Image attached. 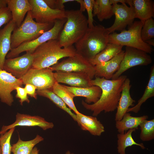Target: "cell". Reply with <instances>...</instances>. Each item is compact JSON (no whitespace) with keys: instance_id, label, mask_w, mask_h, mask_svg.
Returning <instances> with one entry per match:
<instances>
[{"instance_id":"obj_12","label":"cell","mask_w":154,"mask_h":154,"mask_svg":"<svg viewBox=\"0 0 154 154\" xmlns=\"http://www.w3.org/2000/svg\"><path fill=\"white\" fill-rule=\"evenodd\" d=\"M115 19L114 23L107 28L109 34L115 31H122L127 26L133 24L135 13L133 6H128L126 4H115L112 5Z\"/></svg>"},{"instance_id":"obj_16","label":"cell","mask_w":154,"mask_h":154,"mask_svg":"<svg viewBox=\"0 0 154 154\" xmlns=\"http://www.w3.org/2000/svg\"><path fill=\"white\" fill-rule=\"evenodd\" d=\"M54 76L56 82L68 84L70 86L87 87L92 86V79L86 74L74 72H56Z\"/></svg>"},{"instance_id":"obj_36","label":"cell","mask_w":154,"mask_h":154,"mask_svg":"<svg viewBox=\"0 0 154 154\" xmlns=\"http://www.w3.org/2000/svg\"><path fill=\"white\" fill-rule=\"evenodd\" d=\"M12 19L11 13L7 7L0 9V28L8 23Z\"/></svg>"},{"instance_id":"obj_38","label":"cell","mask_w":154,"mask_h":154,"mask_svg":"<svg viewBox=\"0 0 154 154\" xmlns=\"http://www.w3.org/2000/svg\"><path fill=\"white\" fill-rule=\"evenodd\" d=\"M25 88L27 95L35 99H37L36 88L33 85L30 84H25Z\"/></svg>"},{"instance_id":"obj_40","label":"cell","mask_w":154,"mask_h":154,"mask_svg":"<svg viewBox=\"0 0 154 154\" xmlns=\"http://www.w3.org/2000/svg\"><path fill=\"white\" fill-rule=\"evenodd\" d=\"M111 4L112 5L114 4H118L120 3L122 4H128L129 6H132V0H110Z\"/></svg>"},{"instance_id":"obj_24","label":"cell","mask_w":154,"mask_h":154,"mask_svg":"<svg viewBox=\"0 0 154 154\" xmlns=\"http://www.w3.org/2000/svg\"><path fill=\"white\" fill-rule=\"evenodd\" d=\"M148 117L147 115L133 117L130 113L127 112L121 120L116 121V127L119 133H124L131 129H137L139 125Z\"/></svg>"},{"instance_id":"obj_10","label":"cell","mask_w":154,"mask_h":154,"mask_svg":"<svg viewBox=\"0 0 154 154\" xmlns=\"http://www.w3.org/2000/svg\"><path fill=\"white\" fill-rule=\"evenodd\" d=\"M31 6V15L37 23H54L58 19L66 18L65 10L53 9L48 7L44 0H28Z\"/></svg>"},{"instance_id":"obj_32","label":"cell","mask_w":154,"mask_h":154,"mask_svg":"<svg viewBox=\"0 0 154 154\" xmlns=\"http://www.w3.org/2000/svg\"><path fill=\"white\" fill-rule=\"evenodd\" d=\"M141 131L140 139L144 141H149L154 139V119L144 120L139 125Z\"/></svg>"},{"instance_id":"obj_20","label":"cell","mask_w":154,"mask_h":154,"mask_svg":"<svg viewBox=\"0 0 154 154\" xmlns=\"http://www.w3.org/2000/svg\"><path fill=\"white\" fill-rule=\"evenodd\" d=\"M7 5L11 13L12 20L16 27L20 25L26 13L32 9L28 0H8Z\"/></svg>"},{"instance_id":"obj_3","label":"cell","mask_w":154,"mask_h":154,"mask_svg":"<svg viewBox=\"0 0 154 154\" xmlns=\"http://www.w3.org/2000/svg\"><path fill=\"white\" fill-rule=\"evenodd\" d=\"M109 34L101 25L88 29L83 37L75 44L76 52L90 61L109 43Z\"/></svg>"},{"instance_id":"obj_8","label":"cell","mask_w":154,"mask_h":154,"mask_svg":"<svg viewBox=\"0 0 154 154\" xmlns=\"http://www.w3.org/2000/svg\"><path fill=\"white\" fill-rule=\"evenodd\" d=\"M53 71L85 73L92 79L95 76L94 66L81 55L77 53L51 67Z\"/></svg>"},{"instance_id":"obj_7","label":"cell","mask_w":154,"mask_h":154,"mask_svg":"<svg viewBox=\"0 0 154 154\" xmlns=\"http://www.w3.org/2000/svg\"><path fill=\"white\" fill-rule=\"evenodd\" d=\"M66 21V18L56 20L52 27L35 40L22 44L18 47L11 49L6 56L7 59L14 58L26 51L33 54L40 45L51 39H58L59 35Z\"/></svg>"},{"instance_id":"obj_30","label":"cell","mask_w":154,"mask_h":154,"mask_svg":"<svg viewBox=\"0 0 154 154\" xmlns=\"http://www.w3.org/2000/svg\"><path fill=\"white\" fill-rule=\"evenodd\" d=\"M154 96V66L151 67L149 78L148 84L141 97L136 105L128 110L127 112H133L137 113L140 110L142 104L148 99Z\"/></svg>"},{"instance_id":"obj_4","label":"cell","mask_w":154,"mask_h":154,"mask_svg":"<svg viewBox=\"0 0 154 154\" xmlns=\"http://www.w3.org/2000/svg\"><path fill=\"white\" fill-rule=\"evenodd\" d=\"M66 21L58 40L62 47L73 46L84 36L88 27V19L79 10L65 11Z\"/></svg>"},{"instance_id":"obj_35","label":"cell","mask_w":154,"mask_h":154,"mask_svg":"<svg viewBox=\"0 0 154 154\" xmlns=\"http://www.w3.org/2000/svg\"><path fill=\"white\" fill-rule=\"evenodd\" d=\"M83 1L85 10L88 14V27L90 28L94 26L93 12L94 0H83Z\"/></svg>"},{"instance_id":"obj_6","label":"cell","mask_w":154,"mask_h":154,"mask_svg":"<svg viewBox=\"0 0 154 154\" xmlns=\"http://www.w3.org/2000/svg\"><path fill=\"white\" fill-rule=\"evenodd\" d=\"M143 21H135L128 26L127 30H123L120 33L113 32L109 35V43L133 47L151 54L153 49L151 46L143 41L141 36Z\"/></svg>"},{"instance_id":"obj_23","label":"cell","mask_w":154,"mask_h":154,"mask_svg":"<svg viewBox=\"0 0 154 154\" xmlns=\"http://www.w3.org/2000/svg\"><path fill=\"white\" fill-rule=\"evenodd\" d=\"M135 18L144 21L154 17V3L151 0H132Z\"/></svg>"},{"instance_id":"obj_31","label":"cell","mask_w":154,"mask_h":154,"mask_svg":"<svg viewBox=\"0 0 154 154\" xmlns=\"http://www.w3.org/2000/svg\"><path fill=\"white\" fill-rule=\"evenodd\" d=\"M52 89L37 90L36 91V93L37 95L39 96L49 99L58 107L68 114L73 119L77 122L76 114L72 112L71 110L67 107L62 100L53 92Z\"/></svg>"},{"instance_id":"obj_15","label":"cell","mask_w":154,"mask_h":154,"mask_svg":"<svg viewBox=\"0 0 154 154\" xmlns=\"http://www.w3.org/2000/svg\"><path fill=\"white\" fill-rule=\"evenodd\" d=\"M18 126H38L45 130L53 128L54 124L39 116H31L17 113L16 115L15 122L10 125H3L0 131V135L3 134L9 129Z\"/></svg>"},{"instance_id":"obj_46","label":"cell","mask_w":154,"mask_h":154,"mask_svg":"<svg viewBox=\"0 0 154 154\" xmlns=\"http://www.w3.org/2000/svg\"><path fill=\"white\" fill-rule=\"evenodd\" d=\"M0 154H1V150L0 146Z\"/></svg>"},{"instance_id":"obj_28","label":"cell","mask_w":154,"mask_h":154,"mask_svg":"<svg viewBox=\"0 0 154 154\" xmlns=\"http://www.w3.org/2000/svg\"><path fill=\"white\" fill-rule=\"evenodd\" d=\"M136 130L135 129H130L127 132L119 133L117 134V149L119 154H126V148L133 145L139 146L143 149L145 148L143 143H137L132 138V133L135 131Z\"/></svg>"},{"instance_id":"obj_17","label":"cell","mask_w":154,"mask_h":154,"mask_svg":"<svg viewBox=\"0 0 154 154\" xmlns=\"http://www.w3.org/2000/svg\"><path fill=\"white\" fill-rule=\"evenodd\" d=\"M124 53V50H122L109 60L95 66V76L104 78L108 80L112 79L119 68Z\"/></svg>"},{"instance_id":"obj_27","label":"cell","mask_w":154,"mask_h":154,"mask_svg":"<svg viewBox=\"0 0 154 154\" xmlns=\"http://www.w3.org/2000/svg\"><path fill=\"white\" fill-rule=\"evenodd\" d=\"M44 139L42 137L37 135L32 140L24 141L20 139L19 136L17 142L11 146V152L13 154H31L34 147Z\"/></svg>"},{"instance_id":"obj_37","label":"cell","mask_w":154,"mask_h":154,"mask_svg":"<svg viewBox=\"0 0 154 154\" xmlns=\"http://www.w3.org/2000/svg\"><path fill=\"white\" fill-rule=\"evenodd\" d=\"M16 97L19 98L20 104L22 105L23 103L26 102L28 103L30 102V100L28 96V95L25 88L21 87H17L16 88Z\"/></svg>"},{"instance_id":"obj_13","label":"cell","mask_w":154,"mask_h":154,"mask_svg":"<svg viewBox=\"0 0 154 154\" xmlns=\"http://www.w3.org/2000/svg\"><path fill=\"white\" fill-rule=\"evenodd\" d=\"M33 54L29 52L20 56L6 59L3 70L18 79H21L32 67Z\"/></svg>"},{"instance_id":"obj_41","label":"cell","mask_w":154,"mask_h":154,"mask_svg":"<svg viewBox=\"0 0 154 154\" xmlns=\"http://www.w3.org/2000/svg\"><path fill=\"white\" fill-rule=\"evenodd\" d=\"M76 1L80 3V8L79 10L82 12L86 10L83 0H76Z\"/></svg>"},{"instance_id":"obj_19","label":"cell","mask_w":154,"mask_h":154,"mask_svg":"<svg viewBox=\"0 0 154 154\" xmlns=\"http://www.w3.org/2000/svg\"><path fill=\"white\" fill-rule=\"evenodd\" d=\"M131 87L130 81L128 78L125 79L123 84L122 92L117 108L116 121L121 120L130 106H134L135 101L131 97L130 89Z\"/></svg>"},{"instance_id":"obj_29","label":"cell","mask_w":154,"mask_h":154,"mask_svg":"<svg viewBox=\"0 0 154 154\" xmlns=\"http://www.w3.org/2000/svg\"><path fill=\"white\" fill-rule=\"evenodd\" d=\"M53 92L58 96L71 110L76 114L79 112L76 108L73 101L75 97L73 94L64 85L56 82L52 88Z\"/></svg>"},{"instance_id":"obj_14","label":"cell","mask_w":154,"mask_h":154,"mask_svg":"<svg viewBox=\"0 0 154 154\" xmlns=\"http://www.w3.org/2000/svg\"><path fill=\"white\" fill-rule=\"evenodd\" d=\"M23 83L21 79H18L6 71L0 70V99L1 101L11 106L14 102L11 92L17 87L22 86Z\"/></svg>"},{"instance_id":"obj_18","label":"cell","mask_w":154,"mask_h":154,"mask_svg":"<svg viewBox=\"0 0 154 154\" xmlns=\"http://www.w3.org/2000/svg\"><path fill=\"white\" fill-rule=\"evenodd\" d=\"M16 27L15 23L11 20L0 30V70H3L6 56L12 49L11 36Z\"/></svg>"},{"instance_id":"obj_33","label":"cell","mask_w":154,"mask_h":154,"mask_svg":"<svg viewBox=\"0 0 154 154\" xmlns=\"http://www.w3.org/2000/svg\"><path fill=\"white\" fill-rule=\"evenodd\" d=\"M15 128H12L4 134L0 135V146L1 154H11V146L10 141Z\"/></svg>"},{"instance_id":"obj_42","label":"cell","mask_w":154,"mask_h":154,"mask_svg":"<svg viewBox=\"0 0 154 154\" xmlns=\"http://www.w3.org/2000/svg\"><path fill=\"white\" fill-rule=\"evenodd\" d=\"M8 0H0V9L7 7Z\"/></svg>"},{"instance_id":"obj_39","label":"cell","mask_w":154,"mask_h":154,"mask_svg":"<svg viewBox=\"0 0 154 154\" xmlns=\"http://www.w3.org/2000/svg\"><path fill=\"white\" fill-rule=\"evenodd\" d=\"M74 1H76V0H55L54 9L64 10V3Z\"/></svg>"},{"instance_id":"obj_9","label":"cell","mask_w":154,"mask_h":154,"mask_svg":"<svg viewBox=\"0 0 154 154\" xmlns=\"http://www.w3.org/2000/svg\"><path fill=\"white\" fill-rule=\"evenodd\" d=\"M152 62L151 57L148 53L137 48L126 46L123 58L112 79L118 78L125 71L132 67L147 66Z\"/></svg>"},{"instance_id":"obj_25","label":"cell","mask_w":154,"mask_h":154,"mask_svg":"<svg viewBox=\"0 0 154 154\" xmlns=\"http://www.w3.org/2000/svg\"><path fill=\"white\" fill-rule=\"evenodd\" d=\"M123 46L114 43H108L106 47L90 62L94 66L107 62L113 58L122 50Z\"/></svg>"},{"instance_id":"obj_26","label":"cell","mask_w":154,"mask_h":154,"mask_svg":"<svg viewBox=\"0 0 154 154\" xmlns=\"http://www.w3.org/2000/svg\"><path fill=\"white\" fill-rule=\"evenodd\" d=\"M93 13L100 21L111 18L114 13L110 0H94Z\"/></svg>"},{"instance_id":"obj_45","label":"cell","mask_w":154,"mask_h":154,"mask_svg":"<svg viewBox=\"0 0 154 154\" xmlns=\"http://www.w3.org/2000/svg\"><path fill=\"white\" fill-rule=\"evenodd\" d=\"M65 154H74L72 153H71L69 151H68Z\"/></svg>"},{"instance_id":"obj_34","label":"cell","mask_w":154,"mask_h":154,"mask_svg":"<svg viewBox=\"0 0 154 154\" xmlns=\"http://www.w3.org/2000/svg\"><path fill=\"white\" fill-rule=\"evenodd\" d=\"M142 40L145 41L154 38V20L152 18L143 21L141 31Z\"/></svg>"},{"instance_id":"obj_2","label":"cell","mask_w":154,"mask_h":154,"mask_svg":"<svg viewBox=\"0 0 154 154\" xmlns=\"http://www.w3.org/2000/svg\"><path fill=\"white\" fill-rule=\"evenodd\" d=\"M76 53V49L73 45L62 48L58 39H51L39 46L33 53L32 68H49L56 64L60 59L73 56Z\"/></svg>"},{"instance_id":"obj_43","label":"cell","mask_w":154,"mask_h":154,"mask_svg":"<svg viewBox=\"0 0 154 154\" xmlns=\"http://www.w3.org/2000/svg\"><path fill=\"white\" fill-rule=\"evenodd\" d=\"M145 42L151 46H154V38H152L148 40L145 41Z\"/></svg>"},{"instance_id":"obj_44","label":"cell","mask_w":154,"mask_h":154,"mask_svg":"<svg viewBox=\"0 0 154 154\" xmlns=\"http://www.w3.org/2000/svg\"><path fill=\"white\" fill-rule=\"evenodd\" d=\"M39 150L36 147H34L31 154H38Z\"/></svg>"},{"instance_id":"obj_5","label":"cell","mask_w":154,"mask_h":154,"mask_svg":"<svg viewBox=\"0 0 154 154\" xmlns=\"http://www.w3.org/2000/svg\"><path fill=\"white\" fill-rule=\"evenodd\" d=\"M54 23H40L34 21L30 11L20 25L16 28L11 36V46L15 48L22 44L33 40L53 26Z\"/></svg>"},{"instance_id":"obj_21","label":"cell","mask_w":154,"mask_h":154,"mask_svg":"<svg viewBox=\"0 0 154 154\" xmlns=\"http://www.w3.org/2000/svg\"><path fill=\"white\" fill-rule=\"evenodd\" d=\"M76 114L77 123L82 130L97 136H100L105 131L104 126L96 117L85 115L79 112Z\"/></svg>"},{"instance_id":"obj_22","label":"cell","mask_w":154,"mask_h":154,"mask_svg":"<svg viewBox=\"0 0 154 154\" xmlns=\"http://www.w3.org/2000/svg\"><path fill=\"white\" fill-rule=\"evenodd\" d=\"M64 86L72 92L74 97L82 96L85 97L86 103L90 104L95 103L99 99L102 91L100 87L96 86H92L87 87H77Z\"/></svg>"},{"instance_id":"obj_11","label":"cell","mask_w":154,"mask_h":154,"mask_svg":"<svg viewBox=\"0 0 154 154\" xmlns=\"http://www.w3.org/2000/svg\"><path fill=\"white\" fill-rule=\"evenodd\" d=\"M51 67L36 69L31 68L21 79L23 84L34 86L37 90L52 89L56 82Z\"/></svg>"},{"instance_id":"obj_1","label":"cell","mask_w":154,"mask_h":154,"mask_svg":"<svg viewBox=\"0 0 154 154\" xmlns=\"http://www.w3.org/2000/svg\"><path fill=\"white\" fill-rule=\"evenodd\" d=\"M121 75L115 79L108 80L104 78L96 77L92 79V86H99L102 92L99 100L95 103L88 104L82 100V104L86 109L92 112V115L96 117L102 112H113L117 109L120 98L124 82L127 78Z\"/></svg>"}]
</instances>
